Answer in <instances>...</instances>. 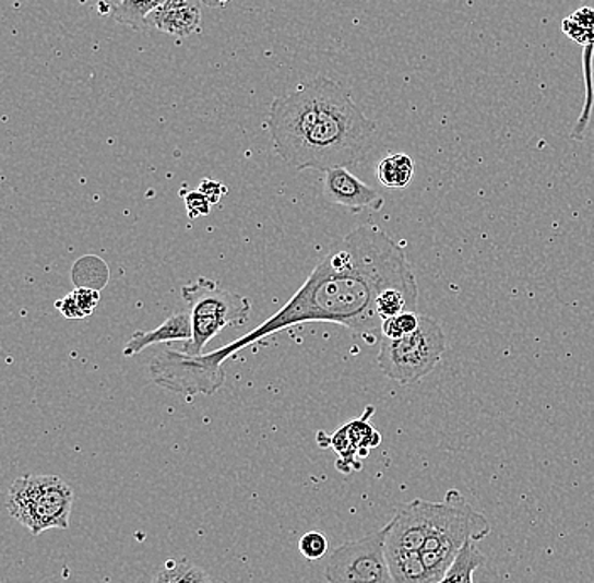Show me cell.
Masks as SVG:
<instances>
[{
  "mask_svg": "<svg viewBox=\"0 0 594 583\" xmlns=\"http://www.w3.org/2000/svg\"><path fill=\"white\" fill-rule=\"evenodd\" d=\"M390 288H419L404 248L376 225L358 226L321 260L289 302L264 324L209 355L190 356L166 347L148 362L164 390L179 395H215L225 384L223 362L272 334L302 322H333L376 341L383 321L377 300Z\"/></svg>",
  "mask_w": 594,
  "mask_h": 583,
  "instance_id": "obj_1",
  "label": "cell"
},
{
  "mask_svg": "<svg viewBox=\"0 0 594 583\" xmlns=\"http://www.w3.org/2000/svg\"><path fill=\"white\" fill-rule=\"evenodd\" d=\"M269 130L275 154L294 169L328 172L364 163L376 142L377 126L345 86L316 76L272 102Z\"/></svg>",
  "mask_w": 594,
  "mask_h": 583,
  "instance_id": "obj_2",
  "label": "cell"
},
{
  "mask_svg": "<svg viewBox=\"0 0 594 583\" xmlns=\"http://www.w3.org/2000/svg\"><path fill=\"white\" fill-rule=\"evenodd\" d=\"M487 517L473 510L458 491H450L442 502H432L431 526L420 557L436 582L444 576L468 539L482 542L490 535Z\"/></svg>",
  "mask_w": 594,
  "mask_h": 583,
  "instance_id": "obj_3",
  "label": "cell"
},
{
  "mask_svg": "<svg viewBox=\"0 0 594 583\" xmlns=\"http://www.w3.org/2000/svg\"><path fill=\"white\" fill-rule=\"evenodd\" d=\"M74 495L58 476H23L12 483L5 508L33 536L70 528Z\"/></svg>",
  "mask_w": 594,
  "mask_h": 583,
  "instance_id": "obj_4",
  "label": "cell"
},
{
  "mask_svg": "<svg viewBox=\"0 0 594 583\" xmlns=\"http://www.w3.org/2000/svg\"><path fill=\"white\" fill-rule=\"evenodd\" d=\"M181 297L190 307L193 337L182 352L190 356L203 355L206 344L228 325L246 324L252 312L247 297L219 287L218 282L200 277L181 288Z\"/></svg>",
  "mask_w": 594,
  "mask_h": 583,
  "instance_id": "obj_5",
  "label": "cell"
},
{
  "mask_svg": "<svg viewBox=\"0 0 594 583\" xmlns=\"http://www.w3.org/2000/svg\"><path fill=\"white\" fill-rule=\"evenodd\" d=\"M444 352L445 336L441 325L429 316H420L419 328L413 334L401 340L382 337L377 362L387 378L402 386H411L432 373Z\"/></svg>",
  "mask_w": 594,
  "mask_h": 583,
  "instance_id": "obj_6",
  "label": "cell"
},
{
  "mask_svg": "<svg viewBox=\"0 0 594 583\" xmlns=\"http://www.w3.org/2000/svg\"><path fill=\"white\" fill-rule=\"evenodd\" d=\"M387 526L360 539L343 543L328 560L330 583H394L387 558Z\"/></svg>",
  "mask_w": 594,
  "mask_h": 583,
  "instance_id": "obj_7",
  "label": "cell"
},
{
  "mask_svg": "<svg viewBox=\"0 0 594 583\" xmlns=\"http://www.w3.org/2000/svg\"><path fill=\"white\" fill-rule=\"evenodd\" d=\"M373 411H376L373 406H368L358 420L343 425L342 429L336 430L331 437L323 432L318 433L320 447H333L336 454L340 455L338 461H336V469L342 471V473L348 474L353 469H360V462H355V457L357 455L367 457L368 451L379 445L382 437L368 424V418L371 417Z\"/></svg>",
  "mask_w": 594,
  "mask_h": 583,
  "instance_id": "obj_8",
  "label": "cell"
},
{
  "mask_svg": "<svg viewBox=\"0 0 594 583\" xmlns=\"http://www.w3.org/2000/svg\"><path fill=\"white\" fill-rule=\"evenodd\" d=\"M432 502L414 499L395 510L387 524V554L423 550L431 526Z\"/></svg>",
  "mask_w": 594,
  "mask_h": 583,
  "instance_id": "obj_9",
  "label": "cell"
},
{
  "mask_svg": "<svg viewBox=\"0 0 594 583\" xmlns=\"http://www.w3.org/2000/svg\"><path fill=\"white\" fill-rule=\"evenodd\" d=\"M562 33L583 46V71L586 82V100L580 120L572 129L571 138L574 141H584L587 126H590L591 114H593L594 90H593V56H594V11L591 8L578 9L571 17L562 21Z\"/></svg>",
  "mask_w": 594,
  "mask_h": 583,
  "instance_id": "obj_10",
  "label": "cell"
},
{
  "mask_svg": "<svg viewBox=\"0 0 594 583\" xmlns=\"http://www.w3.org/2000/svg\"><path fill=\"white\" fill-rule=\"evenodd\" d=\"M324 197L330 203L346 207L352 213L364 210L380 211L385 204L379 191L365 185L348 169L328 170Z\"/></svg>",
  "mask_w": 594,
  "mask_h": 583,
  "instance_id": "obj_11",
  "label": "cell"
},
{
  "mask_svg": "<svg viewBox=\"0 0 594 583\" xmlns=\"http://www.w3.org/2000/svg\"><path fill=\"white\" fill-rule=\"evenodd\" d=\"M201 0H166L148 15L145 29L153 27L171 36H193L201 29Z\"/></svg>",
  "mask_w": 594,
  "mask_h": 583,
  "instance_id": "obj_12",
  "label": "cell"
},
{
  "mask_svg": "<svg viewBox=\"0 0 594 583\" xmlns=\"http://www.w3.org/2000/svg\"><path fill=\"white\" fill-rule=\"evenodd\" d=\"M191 337H193V324H191L190 310L176 312V314L169 316L159 328L134 333V336L130 337L123 346L122 355L126 358H132V356L141 355L144 349L154 346V344L176 343V341L188 343Z\"/></svg>",
  "mask_w": 594,
  "mask_h": 583,
  "instance_id": "obj_13",
  "label": "cell"
},
{
  "mask_svg": "<svg viewBox=\"0 0 594 583\" xmlns=\"http://www.w3.org/2000/svg\"><path fill=\"white\" fill-rule=\"evenodd\" d=\"M394 583H438L431 575L419 551L387 554Z\"/></svg>",
  "mask_w": 594,
  "mask_h": 583,
  "instance_id": "obj_14",
  "label": "cell"
},
{
  "mask_svg": "<svg viewBox=\"0 0 594 583\" xmlns=\"http://www.w3.org/2000/svg\"><path fill=\"white\" fill-rule=\"evenodd\" d=\"M414 160L405 154L387 155L377 166V179L390 189L407 188L414 178Z\"/></svg>",
  "mask_w": 594,
  "mask_h": 583,
  "instance_id": "obj_15",
  "label": "cell"
},
{
  "mask_svg": "<svg viewBox=\"0 0 594 583\" xmlns=\"http://www.w3.org/2000/svg\"><path fill=\"white\" fill-rule=\"evenodd\" d=\"M100 291L95 288L76 287L63 299L56 300L55 307L70 321H82L97 310Z\"/></svg>",
  "mask_w": 594,
  "mask_h": 583,
  "instance_id": "obj_16",
  "label": "cell"
},
{
  "mask_svg": "<svg viewBox=\"0 0 594 583\" xmlns=\"http://www.w3.org/2000/svg\"><path fill=\"white\" fill-rule=\"evenodd\" d=\"M166 0H122L111 17L132 29H145L148 15L154 14Z\"/></svg>",
  "mask_w": 594,
  "mask_h": 583,
  "instance_id": "obj_17",
  "label": "cell"
},
{
  "mask_svg": "<svg viewBox=\"0 0 594 583\" xmlns=\"http://www.w3.org/2000/svg\"><path fill=\"white\" fill-rule=\"evenodd\" d=\"M203 569L186 560H167L154 576L153 583H194Z\"/></svg>",
  "mask_w": 594,
  "mask_h": 583,
  "instance_id": "obj_18",
  "label": "cell"
},
{
  "mask_svg": "<svg viewBox=\"0 0 594 583\" xmlns=\"http://www.w3.org/2000/svg\"><path fill=\"white\" fill-rule=\"evenodd\" d=\"M420 324V316L416 312H404L395 318L385 319L382 324V337L387 340H401L413 334Z\"/></svg>",
  "mask_w": 594,
  "mask_h": 583,
  "instance_id": "obj_19",
  "label": "cell"
},
{
  "mask_svg": "<svg viewBox=\"0 0 594 583\" xmlns=\"http://www.w3.org/2000/svg\"><path fill=\"white\" fill-rule=\"evenodd\" d=\"M297 548L301 551L302 557L309 561H318L328 554V538L321 532H308L301 536Z\"/></svg>",
  "mask_w": 594,
  "mask_h": 583,
  "instance_id": "obj_20",
  "label": "cell"
},
{
  "mask_svg": "<svg viewBox=\"0 0 594 583\" xmlns=\"http://www.w3.org/2000/svg\"><path fill=\"white\" fill-rule=\"evenodd\" d=\"M186 210H188V218L190 222L193 219L200 218V216L210 215V203L209 198L204 197L203 192L198 189V191H190L185 197Z\"/></svg>",
  "mask_w": 594,
  "mask_h": 583,
  "instance_id": "obj_21",
  "label": "cell"
},
{
  "mask_svg": "<svg viewBox=\"0 0 594 583\" xmlns=\"http://www.w3.org/2000/svg\"><path fill=\"white\" fill-rule=\"evenodd\" d=\"M200 191L203 192L204 197L209 198L210 203L218 204L219 200L227 194L228 189L222 182L203 179L200 185Z\"/></svg>",
  "mask_w": 594,
  "mask_h": 583,
  "instance_id": "obj_22",
  "label": "cell"
},
{
  "mask_svg": "<svg viewBox=\"0 0 594 583\" xmlns=\"http://www.w3.org/2000/svg\"><path fill=\"white\" fill-rule=\"evenodd\" d=\"M83 2L95 9L100 15H114L119 5L122 4V0H83Z\"/></svg>",
  "mask_w": 594,
  "mask_h": 583,
  "instance_id": "obj_23",
  "label": "cell"
},
{
  "mask_svg": "<svg viewBox=\"0 0 594 583\" xmlns=\"http://www.w3.org/2000/svg\"><path fill=\"white\" fill-rule=\"evenodd\" d=\"M204 5H210V8H223V5L230 2V0H201Z\"/></svg>",
  "mask_w": 594,
  "mask_h": 583,
  "instance_id": "obj_24",
  "label": "cell"
}]
</instances>
